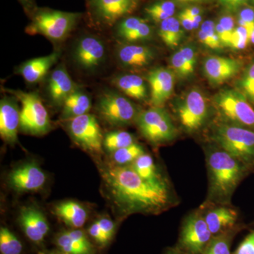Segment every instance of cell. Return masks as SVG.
<instances>
[{"label": "cell", "mask_w": 254, "mask_h": 254, "mask_svg": "<svg viewBox=\"0 0 254 254\" xmlns=\"http://www.w3.org/2000/svg\"><path fill=\"white\" fill-rule=\"evenodd\" d=\"M100 172L105 196L120 218L136 213L159 215L180 203L173 187L151 185L131 165L104 164Z\"/></svg>", "instance_id": "6da1fadb"}, {"label": "cell", "mask_w": 254, "mask_h": 254, "mask_svg": "<svg viewBox=\"0 0 254 254\" xmlns=\"http://www.w3.org/2000/svg\"><path fill=\"white\" fill-rule=\"evenodd\" d=\"M205 155L208 177L205 203L231 204L237 187L252 173V170L213 143L205 145Z\"/></svg>", "instance_id": "7a4b0ae2"}, {"label": "cell", "mask_w": 254, "mask_h": 254, "mask_svg": "<svg viewBox=\"0 0 254 254\" xmlns=\"http://www.w3.org/2000/svg\"><path fill=\"white\" fill-rule=\"evenodd\" d=\"M209 138L254 172V130L215 120Z\"/></svg>", "instance_id": "3957f363"}, {"label": "cell", "mask_w": 254, "mask_h": 254, "mask_svg": "<svg viewBox=\"0 0 254 254\" xmlns=\"http://www.w3.org/2000/svg\"><path fill=\"white\" fill-rule=\"evenodd\" d=\"M216 120L254 131V107L240 91L224 89L213 98Z\"/></svg>", "instance_id": "277c9868"}, {"label": "cell", "mask_w": 254, "mask_h": 254, "mask_svg": "<svg viewBox=\"0 0 254 254\" xmlns=\"http://www.w3.org/2000/svg\"><path fill=\"white\" fill-rule=\"evenodd\" d=\"M135 123L143 138L153 146L171 143L179 135L173 119L163 107L140 112Z\"/></svg>", "instance_id": "5b68a950"}, {"label": "cell", "mask_w": 254, "mask_h": 254, "mask_svg": "<svg viewBox=\"0 0 254 254\" xmlns=\"http://www.w3.org/2000/svg\"><path fill=\"white\" fill-rule=\"evenodd\" d=\"M81 16L78 13L53 9H41L32 18L26 28L29 34H41L54 41H61L67 37Z\"/></svg>", "instance_id": "8992f818"}, {"label": "cell", "mask_w": 254, "mask_h": 254, "mask_svg": "<svg viewBox=\"0 0 254 254\" xmlns=\"http://www.w3.org/2000/svg\"><path fill=\"white\" fill-rule=\"evenodd\" d=\"M175 114L180 127L188 134L201 131L210 118L208 100L200 90H190L185 96L177 100Z\"/></svg>", "instance_id": "52a82bcc"}, {"label": "cell", "mask_w": 254, "mask_h": 254, "mask_svg": "<svg viewBox=\"0 0 254 254\" xmlns=\"http://www.w3.org/2000/svg\"><path fill=\"white\" fill-rule=\"evenodd\" d=\"M21 102L20 129L28 134L41 136L51 128V122L41 97L36 92L6 89Z\"/></svg>", "instance_id": "ba28073f"}, {"label": "cell", "mask_w": 254, "mask_h": 254, "mask_svg": "<svg viewBox=\"0 0 254 254\" xmlns=\"http://www.w3.org/2000/svg\"><path fill=\"white\" fill-rule=\"evenodd\" d=\"M213 237L198 208L183 220L176 247L188 254H203Z\"/></svg>", "instance_id": "9c48e42d"}, {"label": "cell", "mask_w": 254, "mask_h": 254, "mask_svg": "<svg viewBox=\"0 0 254 254\" xmlns=\"http://www.w3.org/2000/svg\"><path fill=\"white\" fill-rule=\"evenodd\" d=\"M96 110L100 118L113 127H125L135 123L140 113L131 100L115 91L100 95Z\"/></svg>", "instance_id": "30bf717a"}, {"label": "cell", "mask_w": 254, "mask_h": 254, "mask_svg": "<svg viewBox=\"0 0 254 254\" xmlns=\"http://www.w3.org/2000/svg\"><path fill=\"white\" fill-rule=\"evenodd\" d=\"M67 128L73 141L83 149L93 153H101L104 138L94 115L87 113L68 119Z\"/></svg>", "instance_id": "8fae6325"}, {"label": "cell", "mask_w": 254, "mask_h": 254, "mask_svg": "<svg viewBox=\"0 0 254 254\" xmlns=\"http://www.w3.org/2000/svg\"><path fill=\"white\" fill-rule=\"evenodd\" d=\"M106 55L104 43L97 37L86 36L80 38L73 50V60L79 67L93 71L103 63Z\"/></svg>", "instance_id": "7c38bea8"}, {"label": "cell", "mask_w": 254, "mask_h": 254, "mask_svg": "<svg viewBox=\"0 0 254 254\" xmlns=\"http://www.w3.org/2000/svg\"><path fill=\"white\" fill-rule=\"evenodd\" d=\"M199 208L213 236L240 224L238 211L231 204H212L204 202Z\"/></svg>", "instance_id": "4fadbf2b"}, {"label": "cell", "mask_w": 254, "mask_h": 254, "mask_svg": "<svg viewBox=\"0 0 254 254\" xmlns=\"http://www.w3.org/2000/svg\"><path fill=\"white\" fill-rule=\"evenodd\" d=\"M46 175L37 163H25L14 169L8 176L10 187L18 192L38 191L44 187Z\"/></svg>", "instance_id": "5bb4252c"}, {"label": "cell", "mask_w": 254, "mask_h": 254, "mask_svg": "<svg viewBox=\"0 0 254 254\" xmlns=\"http://www.w3.org/2000/svg\"><path fill=\"white\" fill-rule=\"evenodd\" d=\"M175 75L173 70L165 67L153 68L148 72L146 80L152 106L163 107L170 99L175 88Z\"/></svg>", "instance_id": "9a60e30c"}, {"label": "cell", "mask_w": 254, "mask_h": 254, "mask_svg": "<svg viewBox=\"0 0 254 254\" xmlns=\"http://www.w3.org/2000/svg\"><path fill=\"white\" fill-rule=\"evenodd\" d=\"M17 98L4 96L0 102V135L8 144L18 142V131L21 123V109Z\"/></svg>", "instance_id": "2e32d148"}, {"label": "cell", "mask_w": 254, "mask_h": 254, "mask_svg": "<svg viewBox=\"0 0 254 254\" xmlns=\"http://www.w3.org/2000/svg\"><path fill=\"white\" fill-rule=\"evenodd\" d=\"M240 60L225 57H208L203 63V73L212 84L220 85L236 76L242 68Z\"/></svg>", "instance_id": "e0dca14e"}, {"label": "cell", "mask_w": 254, "mask_h": 254, "mask_svg": "<svg viewBox=\"0 0 254 254\" xmlns=\"http://www.w3.org/2000/svg\"><path fill=\"white\" fill-rule=\"evenodd\" d=\"M18 221L25 235L34 243H41L49 232V224L46 216L34 207L21 208Z\"/></svg>", "instance_id": "ac0fdd59"}, {"label": "cell", "mask_w": 254, "mask_h": 254, "mask_svg": "<svg viewBox=\"0 0 254 254\" xmlns=\"http://www.w3.org/2000/svg\"><path fill=\"white\" fill-rule=\"evenodd\" d=\"M78 88L63 65L58 66L50 75L48 93L50 100L55 105L62 106L66 98Z\"/></svg>", "instance_id": "d6986e66"}, {"label": "cell", "mask_w": 254, "mask_h": 254, "mask_svg": "<svg viewBox=\"0 0 254 254\" xmlns=\"http://www.w3.org/2000/svg\"><path fill=\"white\" fill-rule=\"evenodd\" d=\"M117 58L125 67L141 68L153 62L155 54L149 47L128 43L118 47Z\"/></svg>", "instance_id": "ffe728a7"}, {"label": "cell", "mask_w": 254, "mask_h": 254, "mask_svg": "<svg viewBox=\"0 0 254 254\" xmlns=\"http://www.w3.org/2000/svg\"><path fill=\"white\" fill-rule=\"evenodd\" d=\"M92 6L103 23L111 25L131 12L136 2L134 0H92Z\"/></svg>", "instance_id": "44dd1931"}, {"label": "cell", "mask_w": 254, "mask_h": 254, "mask_svg": "<svg viewBox=\"0 0 254 254\" xmlns=\"http://www.w3.org/2000/svg\"><path fill=\"white\" fill-rule=\"evenodd\" d=\"M59 57L60 53L55 52L46 56L28 60L20 66L19 73L28 83H38L45 78Z\"/></svg>", "instance_id": "7402d4cb"}, {"label": "cell", "mask_w": 254, "mask_h": 254, "mask_svg": "<svg viewBox=\"0 0 254 254\" xmlns=\"http://www.w3.org/2000/svg\"><path fill=\"white\" fill-rule=\"evenodd\" d=\"M131 165L140 177L151 185L160 187H173L168 177L158 168L153 157L148 153L141 155Z\"/></svg>", "instance_id": "603a6c76"}, {"label": "cell", "mask_w": 254, "mask_h": 254, "mask_svg": "<svg viewBox=\"0 0 254 254\" xmlns=\"http://www.w3.org/2000/svg\"><path fill=\"white\" fill-rule=\"evenodd\" d=\"M170 66L177 77L186 79L195 71L197 63L196 50L193 46L182 47L170 58Z\"/></svg>", "instance_id": "cb8c5ba5"}, {"label": "cell", "mask_w": 254, "mask_h": 254, "mask_svg": "<svg viewBox=\"0 0 254 254\" xmlns=\"http://www.w3.org/2000/svg\"><path fill=\"white\" fill-rule=\"evenodd\" d=\"M53 213L68 227L74 229L83 226L88 218L86 208L78 202L68 200L55 205Z\"/></svg>", "instance_id": "d4e9b609"}, {"label": "cell", "mask_w": 254, "mask_h": 254, "mask_svg": "<svg viewBox=\"0 0 254 254\" xmlns=\"http://www.w3.org/2000/svg\"><path fill=\"white\" fill-rule=\"evenodd\" d=\"M113 83L127 96L133 99L143 101L148 97L147 83L138 75H119L113 78Z\"/></svg>", "instance_id": "484cf974"}, {"label": "cell", "mask_w": 254, "mask_h": 254, "mask_svg": "<svg viewBox=\"0 0 254 254\" xmlns=\"http://www.w3.org/2000/svg\"><path fill=\"white\" fill-rule=\"evenodd\" d=\"M91 100L86 92L78 88L66 98L62 105V116L64 120L85 115L91 108Z\"/></svg>", "instance_id": "4316f807"}, {"label": "cell", "mask_w": 254, "mask_h": 254, "mask_svg": "<svg viewBox=\"0 0 254 254\" xmlns=\"http://www.w3.org/2000/svg\"><path fill=\"white\" fill-rule=\"evenodd\" d=\"M245 227L246 225L240 223L230 230L214 235L203 254H232L231 246L234 238Z\"/></svg>", "instance_id": "83f0119b"}, {"label": "cell", "mask_w": 254, "mask_h": 254, "mask_svg": "<svg viewBox=\"0 0 254 254\" xmlns=\"http://www.w3.org/2000/svg\"><path fill=\"white\" fill-rule=\"evenodd\" d=\"M180 21L170 17L160 23L158 35L165 46L175 49L180 45L184 36V31Z\"/></svg>", "instance_id": "f1b7e54d"}, {"label": "cell", "mask_w": 254, "mask_h": 254, "mask_svg": "<svg viewBox=\"0 0 254 254\" xmlns=\"http://www.w3.org/2000/svg\"><path fill=\"white\" fill-rule=\"evenodd\" d=\"M134 143V136L125 131L110 132L103 138V146L111 153Z\"/></svg>", "instance_id": "f546056e"}, {"label": "cell", "mask_w": 254, "mask_h": 254, "mask_svg": "<svg viewBox=\"0 0 254 254\" xmlns=\"http://www.w3.org/2000/svg\"><path fill=\"white\" fill-rule=\"evenodd\" d=\"M144 153L145 152L143 147L138 143H134L114 152L112 153V159L115 165H128L134 163L137 159Z\"/></svg>", "instance_id": "4dcf8cb0"}, {"label": "cell", "mask_w": 254, "mask_h": 254, "mask_svg": "<svg viewBox=\"0 0 254 254\" xmlns=\"http://www.w3.org/2000/svg\"><path fill=\"white\" fill-rule=\"evenodd\" d=\"M175 9L176 7L173 1H160L147 6L145 11L153 21L160 23L169 18L173 17Z\"/></svg>", "instance_id": "1f68e13d"}, {"label": "cell", "mask_w": 254, "mask_h": 254, "mask_svg": "<svg viewBox=\"0 0 254 254\" xmlns=\"http://www.w3.org/2000/svg\"><path fill=\"white\" fill-rule=\"evenodd\" d=\"M23 250L21 242L13 232L6 227L0 229V252L1 254H21Z\"/></svg>", "instance_id": "d6a6232c"}, {"label": "cell", "mask_w": 254, "mask_h": 254, "mask_svg": "<svg viewBox=\"0 0 254 254\" xmlns=\"http://www.w3.org/2000/svg\"><path fill=\"white\" fill-rule=\"evenodd\" d=\"M55 244L62 252L66 254H94L73 240L66 231L58 234Z\"/></svg>", "instance_id": "836d02e7"}, {"label": "cell", "mask_w": 254, "mask_h": 254, "mask_svg": "<svg viewBox=\"0 0 254 254\" xmlns=\"http://www.w3.org/2000/svg\"><path fill=\"white\" fill-rule=\"evenodd\" d=\"M237 86L241 93L254 107V60L243 71Z\"/></svg>", "instance_id": "e575fe53"}, {"label": "cell", "mask_w": 254, "mask_h": 254, "mask_svg": "<svg viewBox=\"0 0 254 254\" xmlns=\"http://www.w3.org/2000/svg\"><path fill=\"white\" fill-rule=\"evenodd\" d=\"M215 29L222 46L230 47L232 36L235 30V18L230 15L222 16L215 24Z\"/></svg>", "instance_id": "d590c367"}, {"label": "cell", "mask_w": 254, "mask_h": 254, "mask_svg": "<svg viewBox=\"0 0 254 254\" xmlns=\"http://www.w3.org/2000/svg\"><path fill=\"white\" fill-rule=\"evenodd\" d=\"M152 35L153 31L151 27L144 21L139 26L124 36L122 39L127 43H132L149 40Z\"/></svg>", "instance_id": "8d00e7d4"}, {"label": "cell", "mask_w": 254, "mask_h": 254, "mask_svg": "<svg viewBox=\"0 0 254 254\" xmlns=\"http://www.w3.org/2000/svg\"><path fill=\"white\" fill-rule=\"evenodd\" d=\"M250 42V32L243 26H238L232 34L230 47L234 50H244L249 46Z\"/></svg>", "instance_id": "74e56055"}, {"label": "cell", "mask_w": 254, "mask_h": 254, "mask_svg": "<svg viewBox=\"0 0 254 254\" xmlns=\"http://www.w3.org/2000/svg\"><path fill=\"white\" fill-rule=\"evenodd\" d=\"M145 20L141 18L128 17L123 20L119 23L117 28V34L120 38H123L128 33L139 26Z\"/></svg>", "instance_id": "f35d334b"}, {"label": "cell", "mask_w": 254, "mask_h": 254, "mask_svg": "<svg viewBox=\"0 0 254 254\" xmlns=\"http://www.w3.org/2000/svg\"><path fill=\"white\" fill-rule=\"evenodd\" d=\"M238 25L248 30L250 35L254 28V9L246 7L241 10L238 18Z\"/></svg>", "instance_id": "ab89813d"}, {"label": "cell", "mask_w": 254, "mask_h": 254, "mask_svg": "<svg viewBox=\"0 0 254 254\" xmlns=\"http://www.w3.org/2000/svg\"><path fill=\"white\" fill-rule=\"evenodd\" d=\"M200 30L204 32L205 34L207 35L210 38L214 45L216 47L217 50H220L222 48V45L221 42L220 41V38L217 34L216 29H215V24L213 21H205L202 23L200 26Z\"/></svg>", "instance_id": "60d3db41"}, {"label": "cell", "mask_w": 254, "mask_h": 254, "mask_svg": "<svg viewBox=\"0 0 254 254\" xmlns=\"http://www.w3.org/2000/svg\"><path fill=\"white\" fill-rule=\"evenodd\" d=\"M232 254H254V229L245 237Z\"/></svg>", "instance_id": "b9f144b4"}, {"label": "cell", "mask_w": 254, "mask_h": 254, "mask_svg": "<svg viewBox=\"0 0 254 254\" xmlns=\"http://www.w3.org/2000/svg\"><path fill=\"white\" fill-rule=\"evenodd\" d=\"M66 232L73 240L77 242L78 243L83 246L87 250L91 251L92 252H95L94 247L92 245L91 242L88 240L84 232L78 230V229H73V230H68Z\"/></svg>", "instance_id": "7bdbcfd3"}, {"label": "cell", "mask_w": 254, "mask_h": 254, "mask_svg": "<svg viewBox=\"0 0 254 254\" xmlns=\"http://www.w3.org/2000/svg\"><path fill=\"white\" fill-rule=\"evenodd\" d=\"M88 234L98 244V245L105 247L108 242L109 240L105 236V234L102 231L100 228L99 223L98 221L93 222L88 229Z\"/></svg>", "instance_id": "ee69618b"}, {"label": "cell", "mask_w": 254, "mask_h": 254, "mask_svg": "<svg viewBox=\"0 0 254 254\" xmlns=\"http://www.w3.org/2000/svg\"><path fill=\"white\" fill-rule=\"evenodd\" d=\"M99 223L102 231L105 234L107 238L110 241L113 237L115 232V224L113 220L108 218H102L97 220Z\"/></svg>", "instance_id": "f6af8a7d"}, {"label": "cell", "mask_w": 254, "mask_h": 254, "mask_svg": "<svg viewBox=\"0 0 254 254\" xmlns=\"http://www.w3.org/2000/svg\"><path fill=\"white\" fill-rule=\"evenodd\" d=\"M178 20L180 24L182 25V28H185L187 31H191V30L194 29L192 18L187 16L183 11L179 14Z\"/></svg>", "instance_id": "bcb514c9"}, {"label": "cell", "mask_w": 254, "mask_h": 254, "mask_svg": "<svg viewBox=\"0 0 254 254\" xmlns=\"http://www.w3.org/2000/svg\"><path fill=\"white\" fill-rule=\"evenodd\" d=\"M222 4L230 10H236L247 3V0H220Z\"/></svg>", "instance_id": "7dc6e473"}, {"label": "cell", "mask_w": 254, "mask_h": 254, "mask_svg": "<svg viewBox=\"0 0 254 254\" xmlns=\"http://www.w3.org/2000/svg\"><path fill=\"white\" fill-rule=\"evenodd\" d=\"M198 41L203 45V46L211 50H217L216 47L213 43V41L210 40L208 36L203 32L200 29V31L198 33Z\"/></svg>", "instance_id": "c3c4849f"}, {"label": "cell", "mask_w": 254, "mask_h": 254, "mask_svg": "<svg viewBox=\"0 0 254 254\" xmlns=\"http://www.w3.org/2000/svg\"><path fill=\"white\" fill-rule=\"evenodd\" d=\"M184 12L190 16V18L194 17V16H198L200 15L201 13V9L200 8L197 7V6H193V7H188L185 10H183Z\"/></svg>", "instance_id": "681fc988"}, {"label": "cell", "mask_w": 254, "mask_h": 254, "mask_svg": "<svg viewBox=\"0 0 254 254\" xmlns=\"http://www.w3.org/2000/svg\"><path fill=\"white\" fill-rule=\"evenodd\" d=\"M165 254H188L185 253V252H182V251L179 250L177 247L175 248H169L165 252Z\"/></svg>", "instance_id": "f907efd6"}, {"label": "cell", "mask_w": 254, "mask_h": 254, "mask_svg": "<svg viewBox=\"0 0 254 254\" xmlns=\"http://www.w3.org/2000/svg\"><path fill=\"white\" fill-rule=\"evenodd\" d=\"M19 1L25 8H28L32 6V0H19Z\"/></svg>", "instance_id": "816d5d0a"}, {"label": "cell", "mask_w": 254, "mask_h": 254, "mask_svg": "<svg viewBox=\"0 0 254 254\" xmlns=\"http://www.w3.org/2000/svg\"><path fill=\"white\" fill-rule=\"evenodd\" d=\"M182 3L195 2V1H200L202 0H177Z\"/></svg>", "instance_id": "f5cc1de1"}, {"label": "cell", "mask_w": 254, "mask_h": 254, "mask_svg": "<svg viewBox=\"0 0 254 254\" xmlns=\"http://www.w3.org/2000/svg\"><path fill=\"white\" fill-rule=\"evenodd\" d=\"M251 43L254 46V28L253 31H252V35H251Z\"/></svg>", "instance_id": "db71d44e"}, {"label": "cell", "mask_w": 254, "mask_h": 254, "mask_svg": "<svg viewBox=\"0 0 254 254\" xmlns=\"http://www.w3.org/2000/svg\"><path fill=\"white\" fill-rule=\"evenodd\" d=\"M41 254H66L64 253V252H61V253H60V252H51V253Z\"/></svg>", "instance_id": "11a10c76"}, {"label": "cell", "mask_w": 254, "mask_h": 254, "mask_svg": "<svg viewBox=\"0 0 254 254\" xmlns=\"http://www.w3.org/2000/svg\"><path fill=\"white\" fill-rule=\"evenodd\" d=\"M252 1H254V0H252Z\"/></svg>", "instance_id": "9f6ffc18"}]
</instances>
